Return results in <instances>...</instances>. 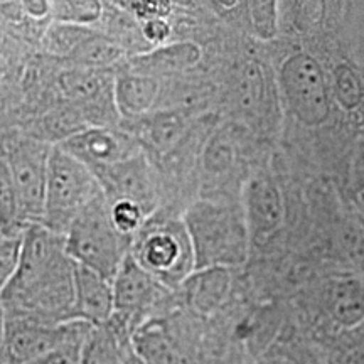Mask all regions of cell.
<instances>
[{"instance_id":"6da1fadb","label":"cell","mask_w":364,"mask_h":364,"mask_svg":"<svg viewBox=\"0 0 364 364\" xmlns=\"http://www.w3.org/2000/svg\"><path fill=\"white\" fill-rule=\"evenodd\" d=\"M204 70L215 85V113L238 124L263 142L279 144L284 113L275 73L263 44L223 26L203 44Z\"/></svg>"},{"instance_id":"7a4b0ae2","label":"cell","mask_w":364,"mask_h":364,"mask_svg":"<svg viewBox=\"0 0 364 364\" xmlns=\"http://www.w3.org/2000/svg\"><path fill=\"white\" fill-rule=\"evenodd\" d=\"M75 267L66 252L65 236L41 225L27 226L17 270L0 294L7 317L46 324L75 321Z\"/></svg>"},{"instance_id":"3957f363","label":"cell","mask_w":364,"mask_h":364,"mask_svg":"<svg viewBox=\"0 0 364 364\" xmlns=\"http://www.w3.org/2000/svg\"><path fill=\"white\" fill-rule=\"evenodd\" d=\"M299 177L282 162L277 147L258 164L241 189V206L247 220L250 260L280 252L292 228Z\"/></svg>"},{"instance_id":"277c9868","label":"cell","mask_w":364,"mask_h":364,"mask_svg":"<svg viewBox=\"0 0 364 364\" xmlns=\"http://www.w3.org/2000/svg\"><path fill=\"white\" fill-rule=\"evenodd\" d=\"M270 145L238 124L220 120L204 140L198 166V199L241 201V189Z\"/></svg>"},{"instance_id":"5b68a950","label":"cell","mask_w":364,"mask_h":364,"mask_svg":"<svg viewBox=\"0 0 364 364\" xmlns=\"http://www.w3.org/2000/svg\"><path fill=\"white\" fill-rule=\"evenodd\" d=\"M182 218L193 245L194 272L247 267L250 238L241 201L196 199L184 209Z\"/></svg>"},{"instance_id":"8992f818","label":"cell","mask_w":364,"mask_h":364,"mask_svg":"<svg viewBox=\"0 0 364 364\" xmlns=\"http://www.w3.org/2000/svg\"><path fill=\"white\" fill-rule=\"evenodd\" d=\"M300 311L322 338L364 326V272L324 265L294 292Z\"/></svg>"},{"instance_id":"52a82bcc","label":"cell","mask_w":364,"mask_h":364,"mask_svg":"<svg viewBox=\"0 0 364 364\" xmlns=\"http://www.w3.org/2000/svg\"><path fill=\"white\" fill-rule=\"evenodd\" d=\"M132 258L149 275L176 292L194 272V253L184 218L159 208L132 240Z\"/></svg>"},{"instance_id":"ba28073f","label":"cell","mask_w":364,"mask_h":364,"mask_svg":"<svg viewBox=\"0 0 364 364\" xmlns=\"http://www.w3.org/2000/svg\"><path fill=\"white\" fill-rule=\"evenodd\" d=\"M65 243L68 255L76 265L110 282L132 248V240L118 233L113 226L103 194L76 216L65 233Z\"/></svg>"},{"instance_id":"9c48e42d","label":"cell","mask_w":364,"mask_h":364,"mask_svg":"<svg viewBox=\"0 0 364 364\" xmlns=\"http://www.w3.org/2000/svg\"><path fill=\"white\" fill-rule=\"evenodd\" d=\"M102 194L93 172L59 145H53L39 225L65 236L76 216Z\"/></svg>"},{"instance_id":"30bf717a","label":"cell","mask_w":364,"mask_h":364,"mask_svg":"<svg viewBox=\"0 0 364 364\" xmlns=\"http://www.w3.org/2000/svg\"><path fill=\"white\" fill-rule=\"evenodd\" d=\"M112 289L113 314L108 324L130 341L140 326L162 317L176 297V292L149 275L130 253L112 280Z\"/></svg>"},{"instance_id":"8fae6325","label":"cell","mask_w":364,"mask_h":364,"mask_svg":"<svg viewBox=\"0 0 364 364\" xmlns=\"http://www.w3.org/2000/svg\"><path fill=\"white\" fill-rule=\"evenodd\" d=\"M0 142L11 167L24 223L27 226L39 225L53 145L36 139L19 127L0 132Z\"/></svg>"},{"instance_id":"7c38bea8","label":"cell","mask_w":364,"mask_h":364,"mask_svg":"<svg viewBox=\"0 0 364 364\" xmlns=\"http://www.w3.org/2000/svg\"><path fill=\"white\" fill-rule=\"evenodd\" d=\"M49 95L54 103H66L86 118L90 127H118L113 73L54 65Z\"/></svg>"},{"instance_id":"4fadbf2b","label":"cell","mask_w":364,"mask_h":364,"mask_svg":"<svg viewBox=\"0 0 364 364\" xmlns=\"http://www.w3.org/2000/svg\"><path fill=\"white\" fill-rule=\"evenodd\" d=\"M93 174L107 201L127 199L139 204L149 216L161 208V181L142 150Z\"/></svg>"},{"instance_id":"5bb4252c","label":"cell","mask_w":364,"mask_h":364,"mask_svg":"<svg viewBox=\"0 0 364 364\" xmlns=\"http://www.w3.org/2000/svg\"><path fill=\"white\" fill-rule=\"evenodd\" d=\"M81 326L80 321L66 324H46L29 318L7 317L0 364H27L65 343Z\"/></svg>"},{"instance_id":"9a60e30c","label":"cell","mask_w":364,"mask_h":364,"mask_svg":"<svg viewBox=\"0 0 364 364\" xmlns=\"http://www.w3.org/2000/svg\"><path fill=\"white\" fill-rule=\"evenodd\" d=\"M199 117L184 110H159L136 120L124 122L120 127L134 136L149 161L157 164L191 134Z\"/></svg>"},{"instance_id":"2e32d148","label":"cell","mask_w":364,"mask_h":364,"mask_svg":"<svg viewBox=\"0 0 364 364\" xmlns=\"http://www.w3.org/2000/svg\"><path fill=\"white\" fill-rule=\"evenodd\" d=\"M59 147L78 159L91 172L113 166L140 152L129 132L118 127H90L70 136Z\"/></svg>"},{"instance_id":"e0dca14e","label":"cell","mask_w":364,"mask_h":364,"mask_svg":"<svg viewBox=\"0 0 364 364\" xmlns=\"http://www.w3.org/2000/svg\"><path fill=\"white\" fill-rule=\"evenodd\" d=\"M220 22L241 38L260 44L279 39V2H206Z\"/></svg>"},{"instance_id":"ac0fdd59","label":"cell","mask_w":364,"mask_h":364,"mask_svg":"<svg viewBox=\"0 0 364 364\" xmlns=\"http://www.w3.org/2000/svg\"><path fill=\"white\" fill-rule=\"evenodd\" d=\"M162 80L134 71L125 63L113 73V98L120 124L161 110Z\"/></svg>"},{"instance_id":"d6986e66","label":"cell","mask_w":364,"mask_h":364,"mask_svg":"<svg viewBox=\"0 0 364 364\" xmlns=\"http://www.w3.org/2000/svg\"><path fill=\"white\" fill-rule=\"evenodd\" d=\"M204 65L203 46L193 41L171 43L152 51L129 58L125 66L159 80H172L201 70Z\"/></svg>"},{"instance_id":"ffe728a7","label":"cell","mask_w":364,"mask_h":364,"mask_svg":"<svg viewBox=\"0 0 364 364\" xmlns=\"http://www.w3.org/2000/svg\"><path fill=\"white\" fill-rule=\"evenodd\" d=\"M113 314L112 282L88 268L75 267V306L73 318L91 327L107 324Z\"/></svg>"},{"instance_id":"44dd1931","label":"cell","mask_w":364,"mask_h":364,"mask_svg":"<svg viewBox=\"0 0 364 364\" xmlns=\"http://www.w3.org/2000/svg\"><path fill=\"white\" fill-rule=\"evenodd\" d=\"M240 270L228 268H206L193 272L176 292L194 311L209 314L218 311L233 292Z\"/></svg>"},{"instance_id":"7402d4cb","label":"cell","mask_w":364,"mask_h":364,"mask_svg":"<svg viewBox=\"0 0 364 364\" xmlns=\"http://www.w3.org/2000/svg\"><path fill=\"white\" fill-rule=\"evenodd\" d=\"M129 58L120 44L93 29L63 65L115 73Z\"/></svg>"},{"instance_id":"603a6c76","label":"cell","mask_w":364,"mask_h":364,"mask_svg":"<svg viewBox=\"0 0 364 364\" xmlns=\"http://www.w3.org/2000/svg\"><path fill=\"white\" fill-rule=\"evenodd\" d=\"M132 341L108 324L90 327L81 346L80 364H125Z\"/></svg>"},{"instance_id":"cb8c5ba5","label":"cell","mask_w":364,"mask_h":364,"mask_svg":"<svg viewBox=\"0 0 364 364\" xmlns=\"http://www.w3.org/2000/svg\"><path fill=\"white\" fill-rule=\"evenodd\" d=\"M26 230L27 225L21 213L19 196L0 142V231L9 236H22Z\"/></svg>"},{"instance_id":"d4e9b609","label":"cell","mask_w":364,"mask_h":364,"mask_svg":"<svg viewBox=\"0 0 364 364\" xmlns=\"http://www.w3.org/2000/svg\"><path fill=\"white\" fill-rule=\"evenodd\" d=\"M324 339L327 364H364V326Z\"/></svg>"},{"instance_id":"484cf974","label":"cell","mask_w":364,"mask_h":364,"mask_svg":"<svg viewBox=\"0 0 364 364\" xmlns=\"http://www.w3.org/2000/svg\"><path fill=\"white\" fill-rule=\"evenodd\" d=\"M49 19L59 24L95 27L103 14V2H51Z\"/></svg>"},{"instance_id":"4316f807","label":"cell","mask_w":364,"mask_h":364,"mask_svg":"<svg viewBox=\"0 0 364 364\" xmlns=\"http://www.w3.org/2000/svg\"><path fill=\"white\" fill-rule=\"evenodd\" d=\"M346 201L364 225V136L358 140L349 167L348 181L343 189Z\"/></svg>"},{"instance_id":"83f0119b","label":"cell","mask_w":364,"mask_h":364,"mask_svg":"<svg viewBox=\"0 0 364 364\" xmlns=\"http://www.w3.org/2000/svg\"><path fill=\"white\" fill-rule=\"evenodd\" d=\"M108 213L113 226L120 235L134 240V236L139 233L140 228L147 221L149 215L136 203L127 201V199H118V201H107Z\"/></svg>"},{"instance_id":"f1b7e54d","label":"cell","mask_w":364,"mask_h":364,"mask_svg":"<svg viewBox=\"0 0 364 364\" xmlns=\"http://www.w3.org/2000/svg\"><path fill=\"white\" fill-rule=\"evenodd\" d=\"M88 324L81 322V326L76 329L75 334L70 339H66L65 343L59 344L58 348H54L53 351L43 354V356L36 358L34 361L27 364H80V354H81V346L90 331Z\"/></svg>"},{"instance_id":"f546056e","label":"cell","mask_w":364,"mask_h":364,"mask_svg":"<svg viewBox=\"0 0 364 364\" xmlns=\"http://www.w3.org/2000/svg\"><path fill=\"white\" fill-rule=\"evenodd\" d=\"M22 236H9L0 231V294L4 292V289L9 285V282H11L14 273L17 270Z\"/></svg>"},{"instance_id":"4dcf8cb0","label":"cell","mask_w":364,"mask_h":364,"mask_svg":"<svg viewBox=\"0 0 364 364\" xmlns=\"http://www.w3.org/2000/svg\"><path fill=\"white\" fill-rule=\"evenodd\" d=\"M6 322H7V314H6V311H4L2 302H0V359H2L4 336H6Z\"/></svg>"},{"instance_id":"1f68e13d","label":"cell","mask_w":364,"mask_h":364,"mask_svg":"<svg viewBox=\"0 0 364 364\" xmlns=\"http://www.w3.org/2000/svg\"><path fill=\"white\" fill-rule=\"evenodd\" d=\"M125 364H144V363L140 361V359L135 356L134 351H130L129 356H127V363H125Z\"/></svg>"},{"instance_id":"d6a6232c","label":"cell","mask_w":364,"mask_h":364,"mask_svg":"<svg viewBox=\"0 0 364 364\" xmlns=\"http://www.w3.org/2000/svg\"><path fill=\"white\" fill-rule=\"evenodd\" d=\"M6 65L2 63V58H0V85L4 83V80H6Z\"/></svg>"}]
</instances>
